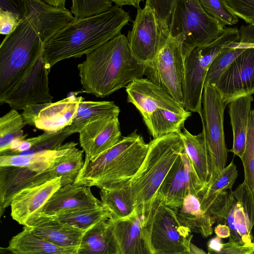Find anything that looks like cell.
<instances>
[{
  "label": "cell",
  "mask_w": 254,
  "mask_h": 254,
  "mask_svg": "<svg viewBox=\"0 0 254 254\" xmlns=\"http://www.w3.org/2000/svg\"><path fill=\"white\" fill-rule=\"evenodd\" d=\"M239 38L237 28H225L216 39L207 45L195 47L184 58L183 106L186 110L198 113L201 120L202 94L209 67L224 47L239 41Z\"/></svg>",
  "instance_id": "cell-7"
},
{
  "label": "cell",
  "mask_w": 254,
  "mask_h": 254,
  "mask_svg": "<svg viewBox=\"0 0 254 254\" xmlns=\"http://www.w3.org/2000/svg\"><path fill=\"white\" fill-rule=\"evenodd\" d=\"M129 181L100 189L102 203L111 212L113 218L127 217L136 209Z\"/></svg>",
  "instance_id": "cell-28"
},
{
  "label": "cell",
  "mask_w": 254,
  "mask_h": 254,
  "mask_svg": "<svg viewBox=\"0 0 254 254\" xmlns=\"http://www.w3.org/2000/svg\"><path fill=\"white\" fill-rule=\"evenodd\" d=\"M26 226L35 235L60 247L76 250L77 253L85 232L45 216H38Z\"/></svg>",
  "instance_id": "cell-23"
},
{
  "label": "cell",
  "mask_w": 254,
  "mask_h": 254,
  "mask_svg": "<svg viewBox=\"0 0 254 254\" xmlns=\"http://www.w3.org/2000/svg\"><path fill=\"white\" fill-rule=\"evenodd\" d=\"M43 53L21 81L0 98L1 104H7L11 109L17 111L32 105L52 102L53 97L48 86L49 71L45 65Z\"/></svg>",
  "instance_id": "cell-12"
},
{
  "label": "cell",
  "mask_w": 254,
  "mask_h": 254,
  "mask_svg": "<svg viewBox=\"0 0 254 254\" xmlns=\"http://www.w3.org/2000/svg\"><path fill=\"white\" fill-rule=\"evenodd\" d=\"M20 13L28 19L45 43L76 19L65 7L48 4L42 0H15Z\"/></svg>",
  "instance_id": "cell-18"
},
{
  "label": "cell",
  "mask_w": 254,
  "mask_h": 254,
  "mask_svg": "<svg viewBox=\"0 0 254 254\" xmlns=\"http://www.w3.org/2000/svg\"><path fill=\"white\" fill-rule=\"evenodd\" d=\"M237 202H239L247 219L250 229L252 231L254 226V195L244 182L232 191Z\"/></svg>",
  "instance_id": "cell-41"
},
{
  "label": "cell",
  "mask_w": 254,
  "mask_h": 254,
  "mask_svg": "<svg viewBox=\"0 0 254 254\" xmlns=\"http://www.w3.org/2000/svg\"><path fill=\"white\" fill-rule=\"evenodd\" d=\"M119 107L113 101L82 100L71 124L64 130L69 136L79 132L87 124L93 121L109 116H119Z\"/></svg>",
  "instance_id": "cell-30"
},
{
  "label": "cell",
  "mask_w": 254,
  "mask_h": 254,
  "mask_svg": "<svg viewBox=\"0 0 254 254\" xmlns=\"http://www.w3.org/2000/svg\"><path fill=\"white\" fill-rule=\"evenodd\" d=\"M226 106L215 87L208 83H204L201 121L210 163V177L205 187L211 185L226 167L229 151L225 141L223 127Z\"/></svg>",
  "instance_id": "cell-9"
},
{
  "label": "cell",
  "mask_w": 254,
  "mask_h": 254,
  "mask_svg": "<svg viewBox=\"0 0 254 254\" xmlns=\"http://www.w3.org/2000/svg\"><path fill=\"white\" fill-rule=\"evenodd\" d=\"M77 145L70 141L69 146L55 159L47 171L51 178H61V187L73 184L83 166L84 151L76 148Z\"/></svg>",
  "instance_id": "cell-29"
},
{
  "label": "cell",
  "mask_w": 254,
  "mask_h": 254,
  "mask_svg": "<svg viewBox=\"0 0 254 254\" xmlns=\"http://www.w3.org/2000/svg\"><path fill=\"white\" fill-rule=\"evenodd\" d=\"M148 143L135 129L93 160L85 159L73 184L100 189L129 181L146 155Z\"/></svg>",
  "instance_id": "cell-3"
},
{
  "label": "cell",
  "mask_w": 254,
  "mask_h": 254,
  "mask_svg": "<svg viewBox=\"0 0 254 254\" xmlns=\"http://www.w3.org/2000/svg\"><path fill=\"white\" fill-rule=\"evenodd\" d=\"M221 239V238L216 236L209 240L207 243L208 254H220L223 247Z\"/></svg>",
  "instance_id": "cell-47"
},
{
  "label": "cell",
  "mask_w": 254,
  "mask_h": 254,
  "mask_svg": "<svg viewBox=\"0 0 254 254\" xmlns=\"http://www.w3.org/2000/svg\"><path fill=\"white\" fill-rule=\"evenodd\" d=\"M70 142L56 149L29 154H3L0 155V166L29 168L40 173L47 172L55 159L70 145Z\"/></svg>",
  "instance_id": "cell-31"
},
{
  "label": "cell",
  "mask_w": 254,
  "mask_h": 254,
  "mask_svg": "<svg viewBox=\"0 0 254 254\" xmlns=\"http://www.w3.org/2000/svg\"><path fill=\"white\" fill-rule=\"evenodd\" d=\"M250 45L235 41L224 47L216 56L208 70L205 83L215 86L220 77L233 61Z\"/></svg>",
  "instance_id": "cell-35"
},
{
  "label": "cell",
  "mask_w": 254,
  "mask_h": 254,
  "mask_svg": "<svg viewBox=\"0 0 254 254\" xmlns=\"http://www.w3.org/2000/svg\"><path fill=\"white\" fill-rule=\"evenodd\" d=\"M50 179L48 171L40 173L27 167L0 166V216L20 192Z\"/></svg>",
  "instance_id": "cell-21"
},
{
  "label": "cell",
  "mask_w": 254,
  "mask_h": 254,
  "mask_svg": "<svg viewBox=\"0 0 254 254\" xmlns=\"http://www.w3.org/2000/svg\"><path fill=\"white\" fill-rule=\"evenodd\" d=\"M46 3L54 6L65 7L66 0H42Z\"/></svg>",
  "instance_id": "cell-50"
},
{
  "label": "cell",
  "mask_w": 254,
  "mask_h": 254,
  "mask_svg": "<svg viewBox=\"0 0 254 254\" xmlns=\"http://www.w3.org/2000/svg\"><path fill=\"white\" fill-rule=\"evenodd\" d=\"M169 27L170 36L181 44L184 58L195 47L216 39L225 29L198 0H176Z\"/></svg>",
  "instance_id": "cell-6"
},
{
  "label": "cell",
  "mask_w": 254,
  "mask_h": 254,
  "mask_svg": "<svg viewBox=\"0 0 254 254\" xmlns=\"http://www.w3.org/2000/svg\"><path fill=\"white\" fill-rule=\"evenodd\" d=\"M191 113L181 114L167 109H158L144 122L153 138L171 133H180Z\"/></svg>",
  "instance_id": "cell-32"
},
{
  "label": "cell",
  "mask_w": 254,
  "mask_h": 254,
  "mask_svg": "<svg viewBox=\"0 0 254 254\" xmlns=\"http://www.w3.org/2000/svg\"><path fill=\"white\" fill-rule=\"evenodd\" d=\"M239 31V42L254 46V22L242 26Z\"/></svg>",
  "instance_id": "cell-46"
},
{
  "label": "cell",
  "mask_w": 254,
  "mask_h": 254,
  "mask_svg": "<svg viewBox=\"0 0 254 254\" xmlns=\"http://www.w3.org/2000/svg\"><path fill=\"white\" fill-rule=\"evenodd\" d=\"M238 176L237 167L232 161L211 185L203 188L196 196L200 199L215 194L222 190H231Z\"/></svg>",
  "instance_id": "cell-38"
},
{
  "label": "cell",
  "mask_w": 254,
  "mask_h": 254,
  "mask_svg": "<svg viewBox=\"0 0 254 254\" xmlns=\"http://www.w3.org/2000/svg\"><path fill=\"white\" fill-rule=\"evenodd\" d=\"M22 16L14 12L0 8V33L7 35L13 32L19 25Z\"/></svg>",
  "instance_id": "cell-44"
},
{
  "label": "cell",
  "mask_w": 254,
  "mask_h": 254,
  "mask_svg": "<svg viewBox=\"0 0 254 254\" xmlns=\"http://www.w3.org/2000/svg\"><path fill=\"white\" fill-rule=\"evenodd\" d=\"M118 5L92 16L76 20L44 44L43 58L46 68L70 58H80L121 33L130 19Z\"/></svg>",
  "instance_id": "cell-2"
},
{
  "label": "cell",
  "mask_w": 254,
  "mask_h": 254,
  "mask_svg": "<svg viewBox=\"0 0 254 254\" xmlns=\"http://www.w3.org/2000/svg\"><path fill=\"white\" fill-rule=\"evenodd\" d=\"M102 205L101 201L93 194L90 187L73 184L57 190L44 205L39 216H54L71 210Z\"/></svg>",
  "instance_id": "cell-22"
},
{
  "label": "cell",
  "mask_w": 254,
  "mask_h": 254,
  "mask_svg": "<svg viewBox=\"0 0 254 254\" xmlns=\"http://www.w3.org/2000/svg\"><path fill=\"white\" fill-rule=\"evenodd\" d=\"M190 250L191 254H206V253L203 250L195 246L191 243L190 244Z\"/></svg>",
  "instance_id": "cell-51"
},
{
  "label": "cell",
  "mask_w": 254,
  "mask_h": 254,
  "mask_svg": "<svg viewBox=\"0 0 254 254\" xmlns=\"http://www.w3.org/2000/svg\"><path fill=\"white\" fill-rule=\"evenodd\" d=\"M170 36L168 24L159 19L154 10L145 4L143 8L137 9L127 38L134 56L146 64L155 58Z\"/></svg>",
  "instance_id": "cell-10"
},
{
  "label": "cell",
  "mask_w": 254,
  "mask_h": 254,
  "mask_svg": "<svg viewBox=\"0 0 254 254\" xmlns=\"http://www.w3.org/2000/svg\"><path fill=\"white\" fill-rule=\"evenodd\" d=\"M61 178H51L23 190L10 203V216L19 224L27 226L40 214L53 194L61 187Z\"/></svg>",
  "instance_id": "cell-19"
},
{
  "label": "cell",
  "mask_w": 254,
  "mask_h": 254,
  "mask_svg": "<svg viewBox=\"0 0 254 254\" xmlns=\"http://www.w3.org/2000/svg\"><path fill=\"white\" fill-rule=\"evenodd\" d=\"M27 125L22 115L11 109L0 119V154L8 151L16 139L26 137L23 128Z\"/></svg>",
  "instance_id": "cell-34"
},
{
  "label": "cell",
  "mask_w": 254,
  "mask_h": 254,
  "mask_svg": "<svg viewBox=\"0 0 254 254\" xmlns=\"http://www.w3.org/2000/svg\"><path fill=\"white\" fill-rule=\"evenodd\" d=\"M126 90L127 102L136 107L144 122L158 109H167L181 114L191 113L166 90L147 77L134 79L126 87Z\"/></svg>",
  "instance_id": "cell-17"
},
{
  "label": "cell",
  "mask_w": 254,
  "mask_h": 254,
  "mask_svg": "<svg viewBox=\"0 0 254 254\" xmlns=\"http://www.w3.org/2000/svg\"><path fill=\"white\" fill-rule=\"evenodd\" d=\"M180 223L194 233L207 238L213 233L216 221L207 212L202 210L196 195L190 194L179 207L172 209Z\"/></svg>",
  "instance_id": "cell-24"
},
{
  "label": "cell",
  "mask_w": 254,
  "mask_h": 254,
  "mask_svg": "<svg viewBox=\"0 0 254 254\" xmlns=\"http://www.w3.org/2000/svg\"><path fill=\"white\" fill-rule=\"evenodd\" d=\"M203 188L184 150L165 178L158 194L167 206L174 209L190 194L196 195Z\"/></svg>",
  "instance_id": "cell-16"
},
{
  "label": "cell",
  "mask_w": 254,
  "mask_h": 254,
  "mask_svg": "<svg viewBox=\"0 0 254 254\" xmlns=\"http://www.w3.org/2000/svg\"><path fill=\"white\" fill-rule=\"evenodd\" d=\"M106 235L110 254H151L143 221L136 209L127 217L109 219Z\"/></svg>",
  "instance_id": "cell-13"
},
{
  "label": "cell",
  "mask_w": 254,
  "mask_h": 254,
  "mask_svg": "<svg viewBox=\"0 0 254 254\" xmlns=\"http://www.w3.org/2000/svg\"><path fill=\"white\" fill-rule=\"evenodd\" d=\"M85 159L93 160L122 138L118 117L109 116L90 122L78 132Z\"/></svg>",
  "instance_id": "cell-20"
},
{
  "label": "cell",
  "mask_w": 254,
  "mask_h": 254,
  "mask_svg": "<svg viewBox=\"0 0 254 254\" xmlns=\"http://www.w3.org/2000/svg\"><path fill=\"white\" fill-rule=\"evenodd\" d=\"M144 232L151 254H191L193 235L157 194Z\"/></svg>",
  "instance_id": "cell-8"
},
{
  "label": "cell",
  "mask_w": 254,
  "mask_h": 254,
  "mask_svg": "<svg viewBox=\"0 0 254 254\" xmlns=\"http://www.w3.org/2000/svg\"><path fill=\"white\" fill-rule=\"evenodd\" d=\"M77 67L83 91L103 98L143 77L146 64L134 56L127 37L120 33L86 55Z\"/></svg>",
  "instance_id": "cell-1"
},
{
  "label": "cell",
  "mask_w": 254,
  "mask_h": 254,
  "mask_svg": "<svg viewBox=\"0 0 254 254\" xmlns=\"http://www.w3.org/2000/svg\"><path fill=\"white\" fill-rule=\"evenodd\" d=\"M254 242L249 244H242L229 239L226 243H223L220 254H254Z\"/></svg>",
  "instance_id": "cell-45"
},
{
  "label": "cell",
  "mask_w": 254,
  "mask_h": 254,
  "mask_svg": "<svg viewBox=\"0 0 254 254\" xmlns=\"http://www.w3.org/2000/svg\"><path fill=\"white\" fill-rule=\"evenodd\" d=\"M234 224L237 232L244 244L254 242L252 231L250 229L248 222L241 204L236 201L234 210Z\"/></svg>",
  "instance_id": "cell-43"
},
{
  "label": "cell",
  "mask_w": 254,
  "mask_h": 254,
  "mask_svg": "<svg viewBox=\"0 0 254 254\" xmlns=\"http://www.w3.org/2000/svg\"><path fill=\"white\" fill-rule=\"evenodd\" d=\"M244 169V181L254 195V110H251L246 145L241 158Z\"/></svg>",
  "instance_id": "cell-37"
},
{
  "label": "cell",
  "mask_w": 254,
  "mask_h": 254,
  "mask_svg": "<svg viewBox=\"0 0 254 254\" xmlns=\"http://www.w3.org/2000/svg\"><path fill=\"white\" fill-rule=\"evenodd\" d=\"M142 0H113L116 5L120 6L123 5H131L138 9L140 8L139 4Z\"/></svg>",
  "instance_id": "cell-49"
},
{
  "label": "cell",
  "mask_w": 254,
  "mask_h": 254,
  "mask_svg": "<svg viewBox=\"0 0 254 254\" xmlns=\"http://www.w3.org/2000/svg\"><path fill=\"white\" fill-rule=\"evenodd\" d=\"M83 100L72 95L55 103L32 105L23 109L21 115L26 124L46 132H57L71 124Z\"/></svg>",
  "instance_id": "cell-14"
},
{
  "label": "cell",
  "mask_w": 254,
  "mask_h": 254,
  "mask_svg": "<svg viewBox=\"0 0 254 254\" xmlns=\"http://www.w3.org/2000/svg\"><path fill=\"white\" fill-rule=\"evenodd\" d=\"M44 43L24 17L0 46V98L12 89L32 69L43 52Z\"/></svg>",
  "instance_id": "cell-5"
},
{
  "label": "cell",
  "mask_w": 254,
  "mask_h": 254,
  "mask_svg": "<svg viewBox=\"0 0 254 254\" xmlns=\"http://www.w3.org/2000/svg\"><path fill=\"white\" fill-rule=\"evenodd\" d=\"M252 95L236 98L229 103V114L233 133V147L229 151L241 158L245 148Z\"/></svg>",
  "instance_id": "cell-27"
},
{
  "label": "cell",
  "mask_w": 254,
  "mask_h": 254,
  "mask_svg": "<svg viewBox=\"0 0 254 254\" xmlns=\"http://www.w3.org/2000/svg\"><path fill=\"white\" fill-rule=\"evenodd\" d=\"M214 232L216 236L221 239L229 238L231 231L228 226L226 224H218L214 228Z\"/></svg>",
  "instance_id": "cell-48"
},
{
  "label": "cell",
  "mask_w": 254,
  "mask_h": 254,
  "mask_svg": "<svg viewBox=\"0 0 254 254\" xmlns=\"http://www.w3.org/2000/svg\"><path fill=\"white\" fill-rule=\"evenodd\" d=\"M52 217L57 220L86 231L97 223L112 218L109 210L103 204L65 212Z\"/></svg>",
  "instance_id": "cell-33"
},
{
  "label": "cell",
  "mask_w": 254,
  "mask_h": 254,
  "mask_svg": "<svg viewBox=\"0 0 254 254\" xmlns=\"http://www.w3.org/2000/svg\"><path fill=\"white\" fill-rule=\"evenodd\" d=\"M4 249L14 254H77L76 250L60 247L35 235L26 226L12 237Z\"/></svg>",
  "instance_id": "cell-25"
},
{
  "label": "cell",
  "mask_w": 254,
  "mask_h": 254,
  "mask_svg": "<svg viewBox=\"0 0 254 254\" xmlns=\"http://www.w3.org/2000/svg\"><path fill=\"white\" fill-rule=\"evenodd\" d=\"M214 87L227 105L236 98L254 94V47L233 61Z\"/></svg>",
  "instance_id": "cell-15"
},
{
  "label": "cell",
  "mask_w": 254,
  "mask_h": 254,
  "mask_svg": "<svg viewBox=\"0 0 254 254\" xmlns=\"http://www.w3.org/2000/svg\"><path fill=\"white\" fill-rule=\"evenodd\" d=\"M206 13L215 18L221 25H234L239 21L226 4L224 0H198Z\"/></svg>",
  "instance_id": "cell-40"
},
{
  "label": "cell",
  "mask_w": 254,
  "mask_h": 254,
  "mask_svg": "<svg viewBox=\"0 0 254 254\" xmlns=\"http://www.w3.org/2000/svg\"><path fill=\"white\" fill-rule=\"evenodd\" d=\"M70 11L78 20L106 11L113 5V0H71Z\"/></svg>",
  "instance_id": "cell-39"
},
{
  "label": "cell",
  "mask_w": 254,
  "mask_h": 254,
  "mask_svg": "<svg viewBox=\"0 0 254 254\" xmlns=\"http://www.w3.org/2000/svg\"><path fill=\"white\" fill-rule=\"evenodd\" d=\"M185 150L179 133H171L153 138L143 162L129 180L136 206L144 226L147 221L159 190L165 178Z\"/></svg>",
  "instance_id": "cell-4"
},
{
  "label": "cell",
  "mask_w": 254,
  "mask_h": 254,
  "mask_svg": "<svg viewBox=\"0 0 254 254\" xmlns=\"http://www.w3.org/2000/svg\"><path fill=\"white\" fill-rule=\"evenodd\" d=\"M232 12L248 24L254 22V0H224Z\"/></svg>",
  "instance_id": "cell-42"
},
{
  "label": "cell",
  "mask_w": 254,
  "mask_h": 254,
  "mask_svg": "<svg viewBox=\"0 0 254 254\" xmlns=\"http://www.w3.org/2000/svg\"><path fill=\"white\" fill-rule=\"evenodd\" d=\"M144 75L183 105L184 58L177 39L170 36L155 58L146 64Z\"/></svg>",
  "instance_id": "cell-11"
},
{
  "label": "cell",
  "mask_w": 254,
  "mask_h": 254,
  "mask_svg": "<svg viewBox=\"0 0 254 254\" xmlns=\"http://www.w3.org/2000/svg\"><path fill=\"white\" fill-rule=\"evenodd\" d=\"M107 221L97 223L84 232L77 254H110L106 235Z\"/></svg>",
  "instance_id": "cell-36"
},
{
  "label": "cell",
  "mask_w": 254,
  "mask_h": 254,
  "mask_svg": "<svg viewBox=\"0 0 254 254\" xmlns=\"http://www.w3.org/2000/svg\"><path fill=\"white\" fill-rule=\"evenodd\" d=\"M184 144L185 150L192 166L203 186L208 184L210 177V163L207 148L205 132L193 135L185 127L179 133Z\"/></svg>",
  "instance_id": "cell-26"
}]
</instances>
